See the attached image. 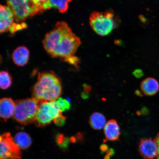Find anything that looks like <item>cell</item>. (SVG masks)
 <instances>
[{
	"label": "cell",
	"mask_w": 159,
	"mask_h": 159,
	"mask_svg": "<svg viewBox=\"0 0 159 159\" xmlns=\"http://www.w3.org/2000/svg\"><path fill=\"white\" fill-rule=\"evenodd\" d=\"M81 43L80 39L64 21L57 22L54 29L46 35L43 41L44 49L51 57H60L66 62L75 57Z\"/></svg>",
	"instance_id": "cell-1"
},
{
	"label": "cell",
	"mask_w": 159,
	"mask_h": 159,
	"mask_svg": "<svg viewBox=\"0 0 159 159\" xmlns=\"http://www.w3.org/2000/svg\"><path fill=\"white\" fill-rule=\"evenodd\" d=\"M62 92L61 80L52 71L39 73L36 83L32 89L33 98L39 101H54Z\"/></svg>",
	"instance_id": "cell-2"
},
{
	"label": "cell",
	"mask_w": 159,
	"mask_h": 159,
	"mask_svg": "<svg viewBox=\"0 0 159 159\" xmlns=\"http://www.w3.org/2000/svg\"><path fill=\"white\" fill-rule=\"evenodd\" d=\"M89 25L97 34L105 36L110 34L120 25V20L118 15L112 10L104 12L94 11L89 18Z\"/></svg>",
	"instance_id": "cell-3"
},
{
	"label": "cell",
	"mask_w": 159,
	"mask_h": 159,
	"mask_svg": "<svg viewBox=\"0 0 159 159\" xmlns=\"http://www.w3.org/2000/svg\"><path fill=\"white\" fill-rule=\"evenodd\" d=\"M39 102V101L33 97L16 101L13 119L23 125L34 123L38 112Z\"/></svg>",
	"instance_id": "cell-4"
},
{
	"label": "cell",
	"mask_w": 159,
	"mask_h": 159,
	"mask_svg": "<svg viewBox=\"0 0 159 159\" xmlns=\"http://www.w3.org/2000/svg\"><path fill=\"white\" fill-rule=\"evenodd\" d=\"M8 6L12 11L17 23L43 11L35 0H7Z\"/></svg>",
	"instance_id": "cell-5"
},
{
	"label": "cell",
	"mask_w": 159,
	"mask_h": 159,
	"mask_svg": "<svg viewBox=\"0 0 159 159\" xmlns=\"http://www.w3.org/2000/svg\"><path fill=\"white\" fill-rule=\"evenodd\" d=\"M36 118L34 122L36 126L43 128L62 115L56 101H39Z\"/></svg>",
	"instance_id": "cell-6"
},
{
	"label": "cell",
	"mask_w": 159,
	"mask_h": 159,
	"mask_svg": "<svg viewBox=\"0 0 159 159\" xmlns=\"http://www.w3.org/2000/svg\"><path fill=\"white\" fill-rule=\"evenodd\" d=\"M0 19V32L1 33L8 31L13 33L27 27L26 24L24 23H15L14 14L8 6L1 5Z\"/></svg>",
	"instance_id": "cell-7"
},
{
	"label": "cell",
	"mask_w": 159,
	"mask_h": 159,
	"mask_svg": "<svg viewBox=\"0 0 159 159\" xmlns=\"http://www.w3.org/2000/svg\"><path fill=\"white\" fill-rule=\"evenodd\" d=\"M0 159H20V147L16 143L11 134L6 133L1 136Z\"/></svg>",
	"instance_id": "cell-8"
},
{
	"label": "cell",
	"mask_w": 159,
	"mask_h": 159,
	"mask_svg": "<svg viewBox=\"0 0 159 159\" xmlns=\"http://www.w3.org/2000/svg\"><path fill=\"white\" fill-rule=\"evenodd\" d=\"M139 152L144 159H154L157 156V146L152 138L142 139L139 142Z\"/></svg>",
	"instance_id": "cell-9"
},
{
	"label": "cell",
	"mask_w": 159,
	"mask_h": 159,
	"mask_svg": "<svg viewBox=\"0 0 159 159\" xmlns=\"http://www.w3.org/2000/svg\"><path fill=\"white\" fill-rule=\"evenodd\" d=\"M104 134L106 140H119L120 135V127L116 120L111 119L106 123L104 127Z\"/></svg>",
	"instance_id": "cell-10"
},
{
	"label": "cell",
	"mask_w": 159,
	"mask_h": 159,
	"mask_svg": "<svg viewBox=\"0 0 159 159\" xmlns=\"http://www.w3.org/2000/svg\"><path fill=\"white\" fill-rule=\"evenodd\" d=\"M15 109V103L11 98H4L0 101V116L4 121L13 116Z\"/></svg>",
	"instance_id": "cell-11"
},
{
	"label": "cell",
	"mask_w": 159,
	"mask_h": 159,
	"mask_svg": "<svg viewBox=\"0 0 159 159\" xmlns=\"http://www.w3.org/2000/svg\"><path fill=\"white\" fill-rule=\"evenodd\" d=\"M30 52L29 49L25 46L17 48L12 54L13 62L19 66H23L28 61Z\"/></svg>",
	"instance_id": "cell-12"
},
{
	"label": "cell",
	"mask_w": 159,
	"mask_h": 159,
	"mask_svg": "<svg viewBox=\"0 0 159 159\" xmlns=\"http://www.w3.org/2000/svg\"><path fill=\"white\" fill-rule=\"evenodd\" d=\"M141 89L145 95L153 96L156 94L159 90V84L156 79L148 77L141 83Z\"/></svg>",
	"instance_id": "cell-13"
},
{
	"label": "cell",
	"mask_w": 159,
	"mask_h": 159,
	"mask_svg": "<svg viewBox=\"0 0 159 159\" xmlns=\"http://www.w3.org/2000/svg\"><path fill=\"white\" fill-rule=\"evenodd\" d=\"M72 0H47L42 5L44 11L46 10L54 8L59 10L60 12L64 13L68 8L69 3Z\"/></svg>",
	"instance_id": "cell-14"
},
{
	"label": "cell",
	"mask_w": 159,
	"mask_h": 159,
	"mask_svg": "<svg viewBox=\"0 0 159 159\" xmlns=\"http://www.w3.org/2000/svg\"><path fill=\"white\" fill-rule=\"evenodd\" d=\"M106 120L105 116L101 113H93L89 118V123L91 128L94 130H100L106 125Z\"/></svg>",
	"instance_id": "cell-15"
},
{
	"label": "cell",
	"mask_w": 159,
	"mask_h": 159,
	"mask_svg": "<svg viewBox=\"0 0 159 159\" xmlns=\"http://www.w3.org/2000/svg\"><path fill=\"white\" fill-rule=\"evenodd\" d=\"M14 141L20 148L25 150L29 148L32 144V140L29 135L24 132H20L15 135Z\"/></svg>",
	"instance_id": "cell-16"
},
{
	"label": "cell",
	"mask_w": 159,
	"mask_h": 159,
	"mask_svg": "<svg viewBox=\"0 0 159 159\" xmlns=\"http://www.w3.org/2000/svg\"><path fill=\"white\" fill-rule=\"evenodd\" d=\"M12 84L11 77L7 71H2L0 73V87L2 89L9 88Z\"/></svg>",
	"instance_id": "cell-17"
},
{
	"label": "cell",
	"mask_w": 159,
	"mask_h": 159,
	"mask_svg": "<svg viewBox=\"0 0 159 159\" xmlns=\"http://www.w3.org/2000/svg\"><path fill=\"white\" fill-rule=\"evenodd\" d=\"M56 142L59 148L64 150L67 149L69 144L71 143V138L66 137L63 134H60L56 137Z\"/></svg>",
	"instance_id": "cell-18"
},
{
	"label": "cell",
	"mask_w": 159,
	"mask_h": 159,
	"mask_svg": "<svg viewBox=\"0 0 159 159\" xmlns=\"http://www.w3.org/2000/svg\"><path fill=\"white\" fill-rule=\"evenodd\" d=\"M57 102L61 112L69 110L70 108L71 104L66 99L60 97V98H59L57 99Z\"/></svg>",
	"instance_id": "cell-19"
},
{
	"label": "cell",
	"mask_w": 159,
	"mask_h": 159,
	"mask_svg": "<svg viewBox=\"0 0 159 159\" xmlns=\"http://www.w3.org/2000/svg\"><path fill=\"white\" fill-rule=\"evenodd\" d=\"M54 122L56 125L58 126H62L65 124L66 118L65 117L61 115L54 119Z\"/></svg>",
	"instance_id": "cell-20"
},
{
	"label": "cell",
	"mask_w": 159,
	"mask_h": 159,
	"mask_svg": "<svg viewBox=\"0 0 159 159\" xmlns=\"http://www.w3.org/2000/svg\"><path fill=\"white\" fill-rule=\"evenodd\" d=\"M133 74L137 78H140L144 75L143 72L142 70L140 69L135 70L133 72Z\"/></svg>",
	"instance_id": "cell-21"
},
{
	"label": "cell",
	"mask_w": 159,
	"mask_h": 159,
	"mask_svg": "<svg viewBox=\"0 0 159 159\" xmlns=\"http://www.w3.org/2000/svg\"><path fill=\"white\" fill-rule=\"evenodd\" d=\"M106 153V155H105L104 159H111V157L115 154L114 150L112 148L109 149Z\"/></svg>",
	"instance_id": "cell-22"
},
{
	"label": "cell",
	"mask_w": 159,
	"mask_h": 159,
	"mask_svg": "<svg viewBox=\"0 0 159 159\" xmlns=\"http://www.w3.org/2000/svg\"><path fill=\"white\" fill-rule=\"evenodd\" d=\"M100 150L101 152L104 153H106L108 152L109 148L108 145L105 144H103L101 145Z\"/></svg>",
	"instance_id": "cell-23"
},
{
	"label": "cell",
	"mask_w": 159,
	"mask_h": 159,
	"mask_svg": "<svg viewBox=\"0 0 159 159\" xmlns=\"http://www.w3.org/2000/svg\"><path fill=\"white\" fill-rule=\"evenodd\" d=\"M154 140L156 143L158 148V154L157 156V159H159V133L157 134Z\"/></svg>",
	"instance_id": "cell-24"
},
{
	"label": "cell",
	"mask_w": 159,
	"mask_h": 159,
	"mask_svg": "<svg viewBox=\"0 0 159 159\" xmlns=\"http://www.w3.org/2000/svg\"><path fill=\"white\" fill-rule=\"evenodd\" d=\"M81 97L83 99H86L88 98L89 97V94L88 92L85 91L84 92L82 93L81 94Z\"/></svg>",
	"instance_id": "cell-25"
},
{
	"label": "cell",
	"mask_w": 159,
	"mask_h": 159,
	"mask_svg": "<svg viewBox=\"0 0 159 159\" xmlns=\"http://www.w3.org/2000/svg\"><path fill=\"white\" fill-rule=\"evenodd\" d=\"M138 115H139L142 114L145 115L147 114V113H148V110H147V109L144 108H143L142 110L141 111H139V112H138Z\"/></svg>",
	"instance_id": "cell-26"
},
{
	"label": "cell",
	"mask_w": 159,
	"mask_h": 159,
	"mask_svg": "<svg viewBox=\"0 0 159 159\" xmlns=\"http://www.w3.org/2000/svg\"><path fill=\"white\" fill-rule=\"evenodd\" d=\"M35 1H36L40 5L42 9L43 5V3H44L45 2H46L47 1V0H35Z\"/></svg>",
	"instance_id": "cell-27"
},
{
	"label": "cell",
	"mask_w": 159,
	"mask_h": 159,
	"mask_svg": "<svg viewBox=\"0 0 159 159\" xmlns=\"http://www.w3.org/2000/svg\"><path fill=\"white\" fill-rule=\"evenodd\" d=\"M84 89L85 91H87V92L90 91L91 90V87L88 85H86V86L85 85Z\"/></svg>",
	"instance_id": "cell-28"
},
{
	"label": "cell",
	"mask_w": 159,
	"mask_h": 159,
	"mask_svg": "<svg viewBox=\"0 0 159 159\" xmlns=\"http://www.w3.org/2000/svg\"><path fill=\"white\" fill-rule=\"evenodd\" d=\"M136 94L138 95L139 96H142V93H141L140 91L139 90H136Z\"/></svg>",
	"instance_id": "cell-29"
}]
</instances>
